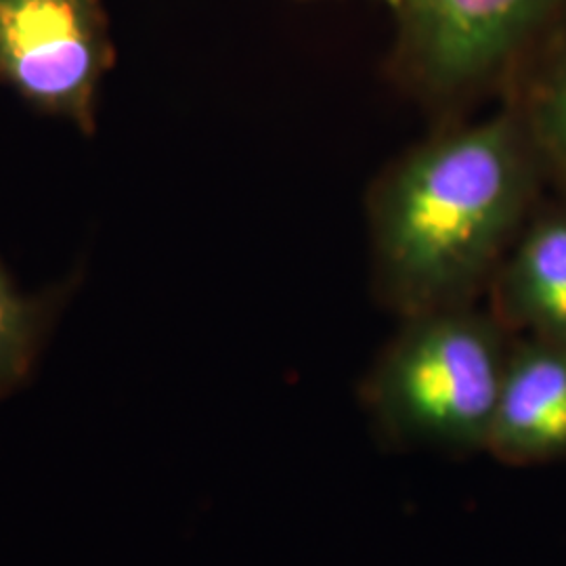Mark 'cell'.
<instances>
[{"mask_svg": "<svg viewBox=\"0 0 566 566\" xmlns=\"http://www.w3.org/2000/svg\"><path fill=\"white\" fill-rule=\"evenodd\" d=\"M525 128L470 124L413 149L376 191L378 290L399 315L472 304L523 221L533 185Z\"/></svg>", "mask_w": 566, "mask_h": 566, "instance_id": "obj_1", "label": "cell"}, {"mask_svg": "<svg viewBox=\"0 0 566 566\" xmlns=\"http://www.w3.org/2000/svg\"><path fill=\"white\" fill-rule=\"evenodd\" d=\"M510 329L472 304L405 319L371 367L364 405L388 449L485 451L510 357Z\"/></svg>", "mask_w": 566, "mask_h": 566, "instance_id": "obj_2", "label": "cell"}, {"mask_svg": "<svg viewBox=\"0 0 566 566\" xmlns=\"http://www.w3.org/2000/svg\"><path fill=\"white\" fill-rule=\"evenodd\" d=\"M395 60L434 93L470 91L566 32V0H395Z\"/></svg>", "mask_w": 566, "mask_h": 566, "instance_id": "obj_3", "label": "cell"}, {"mask_svg": "<svg viewBox=\"0 0 566 566\" xmlns=\"http://www.w3.org/2000/svg\"><path fill=\"white\" fill-rule=\"evenodd\" d=\"M109 63L99 0H0V78L30 102L88 124Z\"/></svg>", "mask_w": 566, "mask_h": 566, "instance_id": "obj_4", "label": "cell"}, {"mask_svg": "<svg viewBox=\"0 0 566 566\" xmlns=\"http://www.w3.org/2000/svg\"><path fill=\"white\" fill-rule=\"evenodd\" d=\"M486 453L516 468L566 460V344L512 343Z\"/></svg>", "mask_w": 566, "mask_h": 566, "instance_id": "obj_5", "label": "cell"}, {"mask_svg": "<svg viewBox=\"0 0 566 566\" xmlns=\"http://www.w3.org/2000/svg\"><path fill=\"white\" fill-rule=\"evenodd\" d=\"M495 303L510 332L566 344V210L526 229L500 275Z\"/></svg>", "mask_w": 566, "mask_h": 566, "instance_id": "obj_6", "label": "cell"}, {"mask_svg": "<svg viewBox=\"0 0 566 566\" xmlns=\"http://www.w3.org/2000/svg\"><path fill=\"white\" fill-rule=\"evenodd\" d=\"M44 308L25 301L0 273V395L28 376L41 338Z\"/></svg>", "mask_w": 566, "mask_h": 566, "instance_id": "obj_7", "label": "cell"}, {"mask_svg": "<svg viewBox=\"0 0 566 566\" xmlns=\"http://www.w3.org/2000/svg\"><path fill=\"white\" fill-rule=\"evenodd\" d=\"M546 74L537 84L528 142L566 182V32L549 49Z\"/></svg>", "mask_w": 566, "mask_h": 566, "instance_id": "obj_8", "label": "cell"}, {"mask_svg": "<svg viewBox=\"0 0 566 566\" xmlns=\"http://www.w3.org/2000/svg\"><path fill=\"white\" fill-rule=\"evenodd\" d=\"M382 2H386V4H388V7H390V9H392V7H395V0H382Z\"/></svg>", "mask_w": 566, "mask_h": 566, "instance_id": "obj_9", "label": "cell"}]
</instances>
